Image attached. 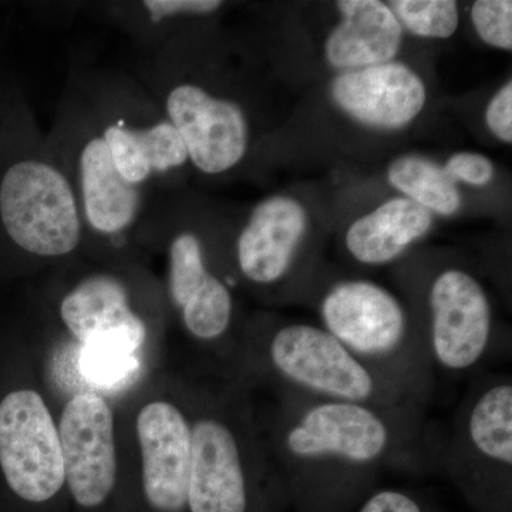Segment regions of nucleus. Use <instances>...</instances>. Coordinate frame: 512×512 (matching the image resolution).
Masks as SVG:
<instances>
[{
    "instance_id": "17",
    "label": "nucleus",
    "mask_w": 512,
    "mask_h": 512,
    "mask_svg": "<svg viewBox=\"0 0 512 512\" xmlns=\"http://www.w3.org/2000/svg\"><path fill=\"white\" fill-rule=\"evenodd\" d=\"M332 96L350 117L377 128L407 126L427 99L419 74L399 62L339 74L332 83Z\"/></svg>"
},
{
    "instance_id": "1",
    "label": "nucleus",
    "mask_w": 512,
    "mask_h": 512,
    "mask_svg": "<svg viewBox=\"0 0 512 512\" xmlns=\"http://www.w3.org/2000/svg\"><path fill=\"white\" fill-rule=\"evenodd\" d=\"M424 410L380 409L281 390L274 421L276 466L293 487L362 483L386 467L436 464Z\"/></svg>"
},
{
    "instance_id": "11",
    "label": "nucleus",
    "mask_w": 512,
    "mask_h": 512,
    "mask_svg": "<svg viewBox=\"0 0 512 512\" xmlns=\"http://www.w3.org/2000/svg\"><path fill=\"white\" fill-rule=\"evenodd\" d=\"M423 332L434 372L467 375L493 352L494 316L484 286L470 272L447 268L427 292Z\"/></svg>"
},
{
    "instance_id": "10",
    "label": "nucleus",
    "mask_w": 512,
    "mask_h": 512,
    "mask_svg": "<svg viewBox=\"0 0 512 512\" xmlns=\"http://www.w3.org/2000/svg\"><path fill=\"white\" fill-rule=\"evenodd\" d=\"M0 477L26 503L40 504L64 485L59 429L36 390L0 394Z\"/></svg>"
},
{
    "instance_id": "25",
    "label": "nucleus",
    "mask_w": 512,
    "mask_h": 512,
    "mask_svg": "<svg viewBox=\"0 0 512 512\" xmlns=\"http://www.w3.org/2000/svg\"><path fill=\"white\" fill-rule=\"evenodd\" d=\"M443 168L454 183L464 181L476 187H484L495 177V167L490 158L467 151L453 154Z\"/></svg>"
},
{
    "instance_id": "4",
    "label": "nucleus",
    "mask_w": 512,
    "mask_h": 512,
    "mask_svg": "<svg viewBox=\"0 0 512 512\" xmlns=\"http://www.w3.org/2000/svg\"><path fill=\"white\" fill-rule=\"evenodd\" d=\"M319 315L322 328L360 362L427 409L436 372L424 336L392 292L366 279L336 282L320 299Z\"/></svg>"
},
{
    "instance_id": "28",
    "label": "nucleus",
    "mask_w": 512,
    "mask_h": 512,
    "mask_svg": "<svg viewBox=\"0 0 512 512\" xmlns=\"http://www.w3.org/2000/svg\"><path fill=\"white\" fill-rule=\"evenodd\" d=\"M13 86H15V84L0 76V111H2L3 106H5L6 99H8L10 90H12Z\"/></svg>"
},
{
    "instance_id": "21",
    "label": "nucleus",
    "mask_w": 512,
    "mask_h": 512,
    "mask_svg": "<svg viewBox=\"0 0 512 512\" xmlns=\"http://www.w3.org/2000/svg\"><path fill=\"white\" fill-rule=\"evenodd\" d=\"M389 183L403 192L404 198L443 217L456 214L461 194L443 167L421 156H403L389 167Z\"/></svg>"
},
{
    "instance_id": "16",
    "label": "nucleus",
    "mask_w": 512,
    "mask_h": 512,
    "mask_svg": "<svg viewBox=\"0 0 512 512\" xmlns=\"http://www.w3.org/2000/svg\"><path fill=\"white\" fill-rule=\"evenodd\" d=\"M305 208L285 195L255 205L235 241V262L249 284L269 288L291 274L305 238Z\"/></svg>"
},
{
    "instance_id": "26",
    "label": "nucleus",
    "mask_w": 512,
    "mask_h": 512,
    "mask_svg": "<svg viewBox=\"0 0 512 512\" xmlns=\"http://www.w3.org/2000/svg\"><path fill=\"white\" fill-rule=\"evenodd\" d=\"M485 123L495 137L504 143L512 141V83H507L494 94L485 110Z\"/></svg>"
},
{
    "instance_id": "14",
    "label": "nucleus",
    "mask_w": 512,
    "mask_h": 512,
    "mask_svg": "<svg viewBox=\"0 0 512 512\" xmlns=\"http://www.w3.org/2000/svg\"><path fill=\"white\" fill-rule=\"evenodd\" d=\"M137 436L148 504L158 512L184 511L192 460L187 417L173 403H148L138 414Z\"/></svg>"
},
{
    "instance_id": "22",
    "label": "nucleus",
    "mask_w": 512,
    "mask_h": 512,
    "mask_svg": "<svg viewBox=\"0 0 512 512\" xmlns=\"http://www.w3.org/2000/svg\"><path fill=\"white\" fill-rule=\"evenodd\" d=\"M390 9L402 28L430 39H448L458 28V6L453 0H394Z\"/></svg>"
},
{
    "instance_id": "19",
    "label": "nucleus",
    "mask_w": 512,
    "mask_h": 512,
    "mask_svg": "<svg viewBox=\"0 0 512 512\" xmlns=\"http://www.w3.org/2000/svg\"><path fill=\"white\" fill-rule=\"evenodd\" d=\"M431 227L433 215L426 208L407 198H392L353 222L346 232L345 245L359 264H389L426 237Z\"/></svg>"
},
{
    "instance_id": "18",
    "label": "nucleus",
    "mask_w": 512,
    "mask_h": 512,
    "mask_svg": "<svg viewBox=\"0 0 512 512\" xmlns=\"http://www.w3.org/2000/svg\"><path fill=\"white\" fill-rule=\"evenodd\" d=\"M342 22L325 45L328 62L338 69L357 70L392 62L403 40V28L379 0H340Z\"/></svg>"
},
{
    "instance_id": "6",
    "label": "nucleus",
    "mask_w": 512,
    "mask_h": 512,
    "mask_svg": "<svg viewBox=\"0 0 512 512\" xmlns=\"http://www.w3.org/2000/svg\"><path fill=\"white\" fill-rule=\"evenodd\" d=\"M134 76L180 134L188 161L198 173L218 177L245 160L251 124L234 97L215 93L163 50L144 55Z\"/></svg>"
},
{
    "instance_id": "27",
    "label": "nucleus",
    "mask_w": 512,
    "mask_h": 512,
    "mask_svg": "<svg viewBox=\"0 0 512 512\" xmlns=\"http://www.w3.org/2000/svg\"><path fill=\"white\" fill-rule=\"evenodd\" d=\"M357 512H426L419 500L402 490L386 488L366 498Z\"/></svg>"
},
{
    "instance_id": "7",
    "label": "nucleus",
    "mask_w": 512,
    "mask_h": 512,
    "mask_svg": "<svg viewBox=\"0 0 512 512\" xmlns=\"http://www.w3.org/2000/svg\"><path fill=\"white\" fill-rule=\"evenodd\" d=\"M262 353L269 372L286 392L380 409L424 410L399 387L360 362L322 326L279 325L266 336Z\"/></svg>"
},
{
    "instance_id": "20",
    "label": "nucleus",
    "mask_w": 512,
    "mask_h": 512,
    "mask_svg": "<svg viewBox=\"0 0 512 512\" xmlns=\"http://www.w3.org/2000/svg\"><path fill=\"white\" fill-rule=\"evenodd\" d=\"M222 8L221 0H124L101 3L97 9L148 55L190 35L191 22L210 18Z\"/></svg>"
},
{
    "instance_id": "8",
    "label": "nucleus",
    "mask_w": 512,
    "mask_h": 512,
    "mask_svg": "<svg viewBox=\"0 0 512 512\" xmlns=\"http://www.w3.org/2000/svg\"><path fill=\"white\" fill-rule=\"evenodd\" d=\"M436 464L446 467L468 494L510 495L511 376H483L470 387L447 440L436 441Z\"/></svg>"
},
{
    "instance_id": "23",
    "label": "nucleus",
    "mask_w": 512,
    "mask_h": 512,
    "mask_svg": "<svg viewBox=\"0 0 512 512\" xmlns=\"http://www.w3.org/2000/svg\"><path fill=\"white\" fill-rule=\"evenodd\" d=\"M80 369L93 384L116 387L138 369L136 353L114 348H83Z\"/></svg>"
},
{
    "instance_id": "12",
    "label": "nucleus",
    "mask_w": 512,
    "mask_h": 512,
    "mask_svg": "<svg viewBox=\"0 0 512 512\" xmlns=\"http://www.w3.org/2000/svg\"><path fill=\"white\" fill-rule=\"evenodd\" d=\"M64 483L77 504L99 507L107 500L117 477L114 416L103 397L76 394L60 420Z\"/></svg>"
},
{
    "instance_id": "13",
    "label": "nucleus",
    "mask_w": 512,
    "mask_h": 512,
    "mask_svg": "<svg viewBox=\"0 0 512 512\" xmlns=\"http://www.w3.org/2000/svg\"><path fill=\"white\" fill-rule=\"evenodd\" d=\"M59 315L83 348L138 352L147 339V325L134 308L133 293L123 276L97 271L80 278L60 299Z\"/></svg>"
},
{
    "instance_id": "2",
    "label": "nucleus",
    "mask_w": 512,
    "mask_h": 512,
    "mask_svg": "<svg viewBox=\"0 0 512 512\" xmlns=\"http://www.w3.org/2000/svg\"><path fill=\"white\" fill-rule=\"evenodd\" d=\"M84 248L76 194L25 94L0 111V258L52 261Z\"/></svg>"
},
{
    "instance_id": "5",
    "label": "nucleus",
    "mask_w": 512,
    "mask_h": 512,
    "mask_svg": "<svg viewBox=\"0 0 512 512\" xmlns=\"http://www.w3.org/2000/svg\"><path fill=\"white\" fill-rule=\"evenodd\" d=\"M76 194L89 242L123 249L141 231L157 198L121 180L79 94L66 83L55 123L46 134Z\"/></svg>"
},
{
    "instance_id": "15",
    "label": "nucleus",
    "mask_w": 512,
    "mask_h": 512,
    "mask_svg": "<svg viewBox=\"0 0 512 512\" xmlns=\"http://www.w3.org/2000/svg\"><path fill=\"white\" fill-rule=\"evenodd\" d=\"M191 430L187 507L191 512H247V460L237 431L218 416L200 417Z\"/></svg>"
},
{
    "instance_id": "24",
    "label": "nucleus",
    "mask_w": 512,
    "mask_h": 512,
    "mask_svg": "<svg viewBox=\"0 0 512 512\" xmlns=\"http://www.w3.org/2000/svg\"><path fill=\"white\" fill-rule=\"evenodd\" d=\"M471 20L478 36L497 49H512V2L478 0L471 9Z\"/></svg>"
},
{
    "instance_id": "3",
    "label": "nucleus",
    "mask_w": 512,
    "mask_h": 512,
    "mask_svg": "<svg viewBox=\"0 0 512 512\" xmlns=\"http://www.w3.org/2000/svg\"><path fill=\"white\" fill-rule=\"evenodd\" d=\"M67 83L89 111L111 163L131 188L173 191L190 165L180 134L134 74L76 66Z\"/></svg>"
},
{
    "instance_id": "9",
    "label": "nucleus",
    "mask_w": 512,
    "mask_h": 512,
    "mask_svg": "<svg viewBox=\"0 0 512 512\" xmlns=\"http://www.w3.org/2000/svg\"><path fill=\"white\" fill-rule=\"evenodd\" d=\"M141 238H157L164 245L168 296L185 330L200 342L224 338L234 322V296L227 281L212 271L200 232L185 225L170 192L157 198Z\"/></svg>"
}]
</instances>
